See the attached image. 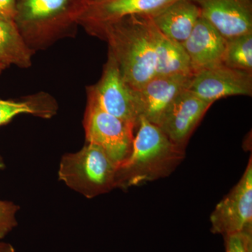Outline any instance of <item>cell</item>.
Masks as SVG:
<instances>
[{
	"label": "cell",
	"instance_id": "1",
	"mask_svg": "<svg viewBox=\"0 0 252 252\" xmlns=\"http://www.w3.org/2000/svg\"><path fill=\"white\" fill-rule=\"evenodd\" d=\"M85 31L107 41L108 54L132 90L140 89L155 77L156 56L149 16H126Z\"/></svg>",
	"mask_w": 252,
	"mask_h": 252
},
{
	"label": "cell",
	"instance_id": "2",
	"mask_svg": "<svg viewBox=\"0 0 252 252\" xmlns=\"http://www.w3.org/2000/svg\"><path fill=\"white\" fill-rule=\"evenodd\" d=\"M129 157L118 166L116 188L127 190L170 175L185 157L161 129L140 118Z\"/></svg>",
	"mask_w": 252,
	"mask_h": 252
},
{
	"label": "cell",
	"instance_id": "3",
	"mask_svg": "<svg viewBox=\"0 0 252 252\" xmlns=\"http://www.w3.org/2000/svg\"><path fill=\"white\" fill-rule=\"evenodd\" d=\"M89 0H18L14 23L35 52L73 37Z\"/></svg>",
	"mask_w": 252,
	"mask_h": 252
},
{
	"label": "cell",
	"instance_id": "4",
	"mask_svg": "<svg viewBox=\"0 0 252 252\" xmlns=\"http://www.w3.org/2000/svg\"><path fill=\"white\" fill-rule=\"evenodd\" d=\"M118 166L100 147L86 142L79 152L63 156L59 179L86 198H94L116 189Z\"/></svg>",
	"mask_w": 252,
	"mask_h": 252
},
{
	"label": "cell",
	"instance_id": "5",
	"mask_svg": "<svg viewBox=\"0 0 252 252\" xmlns=\"http://www.w3.org/2000/svg\"><path fill=\"white\" fill-rule=\"evenodd\" d=\"M83 125L86 142L100 147L117 165L129 157L135 127L106 112L90 97H88Z\"/></svg>",
	"mask_w": 252,
	"mask_h": 252
},
{
	"label": "cell",
	"instance_id": "6",
	"mask_svg": "<svg viewBox=\"0 0 252 252\" xmlns=\"http://www.w3.org/2000/svg\"><path fill=\"white\" fill-rule=\"evenodd\" d=\"M87 94L106 112L137 128L140 116L133 90L126 84L112 55L108 54L100 79L88 88Z\"/></svg>",
	"mask_w": 252,
	"mask_h": 252
},
{
	"label": "cell",
	"instance_id": "7",
	"mask_svg": "<svg viewBox=\"0 0 252 252\" xmlns=\"http://www.w3.org/2000/svg\"><path fill=\"white\" fill-rule=\"evenodd\" d=\"M252 159L243 177L217 204L210 216L211 232L225 235L252 229Z\"/></svg>",
	"mask_w": 252,
	"mask_h": 252
},
{
	"label": "cell",
	"instance_id": "8",
	"mask_svg": "<svg viewBox=\"0 0 252 252\" xmlns=\"http://www.w3.org/2000/svg\"><path fill=\"white\" fill-rule=\"evenodd\" d=\"M189 90L212 104L228 96H251L252 73L219 64L193 74Z\"/></svg>",
	"mask_w": 252,
	"mask_h": 252
},
{
	"label": "cell",
	"instance_id": "9",
	"mask_svg": "<svg viewBox=\"0 0 252 252\" xmlns=\"http://www.w3.org/2000/svg\"><path fill=\"white\" fill-rule=\"evenodd\" d=\"M193 75L155 76L134 91L136 105L140 118L158 126L162 116L177 96L189 89Z\"/></svg>",
	"mask_w": 252,
	"mask_h": 252
},
{
	"label": "cell",
	"instance_id": "10",
	"mask_svg": "<svg viewBox=\"0 0 252 252\" xmlns=\"http://www.w3.org/2000/svg\"><path fill=\"white\" fill-rule=\"evenodd\" d=\"M212 105L187 89L177 96L158 126L174 144L185 149L193 131Z\"/></svg>",
	"mask_w": 252,
	"mask_h": 252
},
{
	"label": "cell",
	"instance_id": "11",
	"mask_svg": "<svg viewBox=\"0 0 252 252\" xmlns=\"http://www.w3.org/2000/svg\"><path fill=\"white\" fill-rule=\"evenodd\" d=\"M225 39L252 33V0H191Z\"/></svg>",
	"mask_w": 252,
	"mask_h": 252
},
{
	"label": "cell",
	"instance_id": "12",
	"mask_svg": "<svg viewBox=\"0 0 252 252\" xmlns=\"http://www.w3.org/2000/svg\"><path fill=\"white\" fill-rule=\"evenodd\" d=\"M177 0H94L88 3L79 18L84 29L118 21L126 16H152Z\"/></svg>",
	"mask_w": 252,
	"mask_h": 252
},
{
	"label": "cell",
	"instance_id": "13",
	"mask_svg": "<svg viewBox=\"0 0 252 252\" xmlns=\"http://www.w3.org/2000/svg\"><path fill=\"white\" fill-rule=\"evenodd\" d=\"M182 44L188 54L193 74L223 64L226 39L203 18H199Z\"/></svg>",
	"mask_w": 252,
	"mask_h": 252
},
{
	"label": "cell",
	"instance_id": "14",
	"mask_svg": "<svg viewBox=\"0 0 252 252\" xmlns=\"http://www.w3.org/2000/svg\"><path fill=\"white\" fill-rule=\"evenodd\" d=\"M200 17V9L193 1L177 0L150 18L158 29L165 36L183 43Z\"/></svg>",
	"mask_w": 252,
	"mask_h": 252
},
{
	"label": "cell",
	"instance_id": "15",
	"mask_svg": "<svg viewBox=\"0 0 252 252\" xmlns=\"http://www.w3.org/2000/svg\"><path fill=\"white\" fill-rule=\"evenodd\" d=\"M150 29L156 56V76L193 75L190 60L182 43L165 36L151 18Z\"/></svg>",
	"mask_w": 252,
	"mask_h": 252
},
{
	"label": "cell",
	"instance_id": "16",
	"mask_svg": "<svg viewBox=\"0 0 252 252\" xmlns=\"http://www.w3.org/2000/svg\"><path fill=\"white\" fill-rule=\"evenodd\" d=\"M59 105L52 95L44 92L19 99H0V126L9 124L20 114H31L41 119H51L58 113Z\"/></svg>",
	"mask_w": 252,
	"mask_h": 252
},
{
	"label": "cell",
	"instance_id": "17",
	"mask_svg": "<svg viewBox=\"0 0 252 252\" xmlns=\"http://www.w3.org/2000/svg\"><path fill=\"white\" fill-rule=\"evenodd\" d=\"M34 53L26 44L14 21L0 19V61L7 67L21 68L32 65Z\"/></svg>",
	"mask_w": 252,
	"mask_h": 252
},
{
	"label": "cell",
	"instance_id": "18",
	"mask_svg": "<svg viewBox=\"0 0 252 252\" xmlns=\"http://www.w3.org/2000/svg\"><path fill=\"white\" fill-rule=\"evenodd\" d=\"M223 64L252 73V33L226 39Z\"/></svg>",
	"mask_w": 252,
	"mask_h": 252
},
{
	"label": "cell",
	"instance_id": "19",
	"mask_svg": "<svg viewBox=\"0 0 252 252\" xmlns=\"http://www.w3.org/2000/svg\"><path fill=\"white\" fill-rule=\"evenodd\" d=\"M4 167V160L0 156V170ZM19 209V206L13 202L0 200V240L18 225L16 215Z\"/></svg>",
	"mask_w": 252,
	"mask_h": 252
},
{
	"label": "cell",
	"instance_id": "20",
	"mask_svg": "<svg viewBox=\"0 0 252 252\" xmlns=\"http://www.w3.org/2000/svg\"><path fill=\"white\" fill-rule=\"evenodd\" d=\"M225 252H252V229L225 235Z\"/></svg>",
	"mask_w": 252,
	"mask_h": 252
},
{
	"label": "cell",
	"instance_id": "21",
	"mask_svg": "<svg viewBox=\"0 0 252 252\" xmlns=\"http://www.w3.org/2000/svg\"><path fill=\"white\" fill-rule=\"evenodd\" d=\"M18 0H0V19L14 21Z\"/></svg>",
	"mask_w": 252,
	"mask_h": 252
},
{
	"label": "cell",
	"instance_id": "22",
	"mask_svg": "<svg viewBox=\"0 0 252 252\" xmlns=\"http://www.w3.org/2000/svg\"><path fill=\"white\" fill-rule=\"evenodd\" d=\"M0 252H15L14 247L0 240Z\"/></svg>",
	"mask_w": 252,
	"mask_h": 252
},
{
	"label": "cell",
	"instance_id": "23",
	"mask_svg": "<svg viewBox=\"0 0 252 252\" xmlns=\"http://www.w3.org/2000/svg\"><path fill=\"white\" fill-rule=\"evenodd\" d=\"M6 67H7V66L0 61V74H1V73L2 72Z\"/></svg>",
	"mask_w": 252,
	"mask_h": 252
},
{
	"label": "cell",
	"instance_id": "24",
	"mask_svg": "<svg viewBox=\"0 0 252 252\" xmlns=\"http://www.w3.org/2000/svg\"><path fill=\"white\" fill-rule=\"evenodd\" d=\"M89 1H94V0H89Z\"/></svg>",
	"mask_w": 252,
	"mask_h": 252
}]
</instances>
